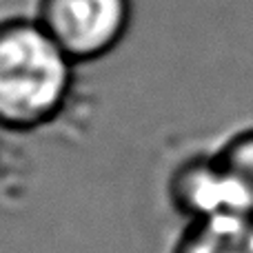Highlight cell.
<instances>
[{"label":"cell","mask_w":253,"mask_h":253,"mask_svg":"<svg viewBox=\"0 0 253 253\" xmlns=\"http://www.w3.org/2000/svg\"><path fill=\"white\" fill-rule=\"evenodd\" d=\"M129 0H40L38 22L71 60H96L123 40Z\"/></svg>","instance_id":"obj_2"},{"label":"cell","mask_w":253,"mask_h":253,"mask_svg":"<svg viewBox=\"0 0 253 253\" xmlns=\"http://www.w3.org/2000/svg\"><path fill=\"white\" fill-rule=\"evenodd\" d=\"M173 253H253V215L191 222Z\"/></svg>","instance_id":"obj_4"},{"label":"cell","mask_w":253,"mask_h":253,"mask_svg":"<svg viewBox=\"0 0 253 253\" xmlns=\"http://www.w3.org/2000/svg\"><path fill=\"white\" fill-rule=\"evenodd\" d=\"M227 169L236 178L247 200L249 215H253V129L240 131L218 151Z\"/></svg>","instance_id":"obj_5"},{"label":"cell","mask_w":253,"mask_h":253,"mask_svg":"<svg viewBox=\"0 0 253 253\" xmlns=\"http://www.w3.org/2000/svg\"><path fill=\"white\" fill-rule=\"evenodd\" d=\"M169 193L173 207L189 222L249 215L242 189L218 153L198 156L180 165L171 175Z\"/></svg>","instance_id":"obj_3"},{"label":"cell","mask_w":253,"mask_h":253,"mask_svg":"<svg viewBox=\"0 0 253 253\" xmlns=\"http://www.w3.org/2000/svg\"><path fill=\"white\" fill-rule=\"evenodd\" d=\"M74 60L40 22L0 25V126L27 131L62 111L71 91Z\"/></svg>","instance_id":"obj_1"}]
</instances>
